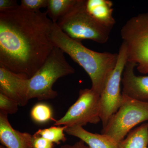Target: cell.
I'll return each instance as SVG.
<instances>
[{
    "mask_svg": "<svg viewBox=\"0 0 148 148\" xmlns=\"http://www.w3.org/2000/svg\"><path fill=\"white\" fill-rule=\"evenodd\" d=\"M46 11H0V67L31 78L54 48Z\"/></svg>",
    "mask_w": 148,
    "mask_h": 148,
    "instance_id": "6da1fadb",
    "label": "cell"
},
{
    "mask_svg": "<svg viewBox=\"0 0 148 148\" xmlns=\"http://www.w3.org/2000/svg\"><path fill=\"white\" fill-rule=\"evenodd\" d=\"M53 45L67 53L84 69L90 77L91 89L101 95L107 80L116 65L118 53L98 52L89 49L82 42L71 38L53 23L51 33Z\"/></svg>",
    "mask_w": 148,
    "mask_h": 148,
    "instance_id": "7a4b0ae2",
    "label": "cell"
},
{
    "mask_svg": "<svg viewBox=\"0 0 148 148\" xmlns=\"http://www.w3.org/2000/svg\"><path fill=\"white\" fill-rule=\"evenodd\" d=\"M64 53L54 47L45 62L34 75L29 79V100H50L58 96L52 87L60 78L75 73V69L66 61Z\"/></svg>",
    "mask_w": 148,
    "mask_h": 148,
    "instance_id": "3957f363",
    "label": "cell"
},
{
    "mask_svg": "<svg viewBox=\"0 0 148 148\" xmlns=\"http://www.w3.org/2000/svg\"><path fill=\"white\" fill-rule=\"evenodd\" d=\"M56 24L66 35L80 42L90 40L101 44L106 43L111 32L98 23L88 12L86 0H77L72 8Z\"/></svg>",
    "mask_w": 148,
    "mask_h": 148,
    "instance_id": "277c9868",
    "label": "cell"
},
{
    "mask_svg": "<svg viewBox=\"0 0 148 148\" xmlns=\"http://www.w3.org/2000/svg\"><path fill=\"white\" fill-rule=\"evenodd\" d=\"M121 36L127 61L137 64L141 73L148 74V12L130 18L122 27Z\"/></svg>",
    "mask_w": 148,
    "mask_h": 148,
    "instance_id": "5b68a950",
    "label": "cell"
},
{
    "mask_svg": "<svg viewBox=\"0 0 148 148\" xmlns=\"http://www.w3.org/2000/svg\"><path fill=\"white\" fill-rule=\"evenodd\" d=\"M147 121L148 101H138L123 95L121 106L103 128L101 133L119 143L133 127Z\"/></svg>",
    "mask_w": 148,
    "mask_h": 148,
    "instance_id": "8992f818",
    "label": "cell"
},
{
    "mask_svg": "<svg viewBox=\"0 0 148 148\" xmlns=\"http://www.w3.org/2000/svg\"><path fill=\"white\" fill-rule=\"evenodd\" d=\"M100 95L90 88L81 89L76 101L64 116L54 120V126H83L88 123L98 124L100 117Z\"/></svg>",
    "mask_w": 148,
    "mask_h": 148,
    "instance_id": "52a82bcc",
    "label": "cell"
},
{
    "mask_svg": "<svg viewBox=\"0 0 148 148\" xmlns=\"http://www.w3.org/2000/svg\"><path fill=\"white\" fill-rule=\"evenodd\" d=\"M127 62L126 47L122 42L119 48L116 65L107 80L100 95V117L103 128L119 109L122 103L121 84L125 67Z\"/></svg>",
    "mask_w": 148,
    "mask_h": 148,
    "instance_id": "ba28073f",
    "label": "cell"
},
{
    "mask_svg": "<svg viewBox=\"0 0 148 148\" xmlns=\"http://www.w3.org/2000/svg\"><path fill=\"white\" fill-rule=\"evenodd\" d=\"M29 79L0 67V92L19 106H26L29 101Z\"/></svg>",
    "mask_w": 148,
    "mask_h": 148,
    "instance_id": "9c48e42d",
    "label": "cell"
},
{
    "mask_svg": "<svg viewBox=\"0 0 148 148\" xmlns=\"http://www.w3.org/2000/svg\"><path fill=\"white\" fill-rule=\"evenodd\" d=\"M137 66L135 63L127 61L122 77V94L138 101L148 102V75H136L134 69Z\"/></svg>",
    "mask_w": 148,
    "mask_h": 148,
    "instance_id": "30bf717a",
    "label": "cell"
},
{
    "mask_svg": "<svg viewBox=\"0 0 148 148\" xmlns=\"http://www.w3.org/2000/svg\"><path fill=\"white\" fill-rule=\"evenodd\" d=\"M33 135L14 129L8 115L0 112V140L8 148H33Z\"/></svg>",
    "mask_w": 148,
    "mask_h": 148,
    "instance_id": "8fae6325",
    "label": "cell"
},
{
    "mask_svg": "<svg viewBox=\"0 0 148 148\" xmlns=\"http://www.w3.org/2000/svg\"><path fill=\"white\" fill-rule=\"evenodd\" d=\"M65 132L79 138L89 148H119V143L108 135L88 132L82 126H66Z\"/></svg>",
    "mask_w": 148,
    "mask_h": 148,
    "instance_id": "7c38bea8",
    "label": "cell"
},
{
    "mask_svg": "<svg viewBox=\"0 0 148 148\" xmlns=\"http://www.w3.org/2000/svg\"><path fill=\"white\" fill-rule=\"evenodd\" d=\"M112 6V2L109 0H86L88 12L101 26L111 31L116 23Z\"/></svg>",
    "mask_w": 148,
    "mask_h": 148,
    "instance_id": "4fadbf2b",
    "label": "cell"
},
{
    "mask_svg": "<svg viewBox=\"0 0 148 148\" xmlns=\"http://www.w3.org/2000/svg\"><path fill=\"white\" fill-rule=\"evenodd\" d=\"M148 123L132 129L119 143V148H148Z\"/></svg>",
    "mask_w": 148,
    "mask_h": 148,
    "instance_id": "5bb4252c",
    "label": "cell"
},
{
    "mask_svg": "<svg viewBox=\"0 0 148 148\" xmlns=\"http://www.w3.org/2000/svg\"><path fill=\"white\" fill-rule=\"evenodd\" d=\"M77 0H48V16L53 23L68 13L76 2Z\"/></svg>",
    "mask_w": 148,
    "mask_h": 148,
    "instance_id": "9a60e30c",
    "label": "cell"
},
{
    "mask_svg": "<svg viewBox=\"0 0 148 148\" xmlns=\"http://www.w3.org/2000/svg\"><path fill=\"white\" fill-rule=\"evenodd\" d=\"M66 126H53L49 128L39 129L34 135L40 136L57 145L65 142L66 138L64 132Z\"/></svg>",
    "mask_w": 148,
    "mask_h": 148,
    "instance_id": "2e32d148",
    "label": "cell"
},
{
    "mask_svg": "<svg viewBox=\"0 0 148 148\" xmlns=\"http://www.w3.org/2000/svg\"><path fill=\"white\" fill-rule=\"evenodd\" d=\"M31 116L34 121L41 124L53 120L51 108L44 103H37L33 107L31 111Z\"/></svg>",
    "mask_w": 148,
    "mask_h": 148,
    "instance_id": "e0dca14e",
    "label": "cell"
},
{
    "mask_svg": "<svg viewBox=\"0 0 148 148\" xmlns=\"http://www.w3.org/2000/svg\"><path fill=\"white\" fill-rule=\"evenodd\" d=\"M18 103L0 92V112L13 114L18 110Z\"/></svg>",
    "mask_w": 148,
    "mask_h": 148,
    "instance_id": "ac0fdd59",
    "label": "cell"
},
{
    "mask_svg": "<svg viewBox=\"0 0 148 148\" xmlns=\"http://www.w3.org/2000/svg\"><path fill=\"white\" fill-rule=\"evenodd\" d=\"M48 0H21L20 7L31 12L40 11V9L47 7Z\"/></svg>",
    "mask_w": 148,
    "mask_h": 148,
    "instance_id": "d6986e66",
    "label": "cell"
},
{
    "mask_svg": "<svg viewBox=\"0 0 148 148\" xmlns=\"http://www.w3.org/2000/svg\"><path fill=\"white\" fill-rule=\"evenodd\" d=\"M33 135V148H53L54 144L45 138L35 135Z\"/></svg>",
    "mask_w": 148,
    "mask_h": 148,
    "instance_id": "ffe728a7",
    "label": "cell"
},
{
    "mask_svg": "<svg viewBox=\"0 0 148 148\" xmlns=\"http://www.w3.org/2000/svg\"><path fill=\"white\" fill-rule=\"evenodd\" d=\"M19 5L16 0H0V11L16 8Z\"/></svg>",
    "mask_w": 148,
    "mask_h": 148,
    "instance_id": "44dd1931",
    "label": "cell"
},
{
    "mask_svg": "<svg viewBox=\"0 0 148 148\" xmlns=\"http://www.w3.org/2000/svg\"><path fill=\"white\" fill-rule=\"evenodd\" d=\"M60 148H89L82 140H80L73 145H65Z\"/></svg>",
    "mask_w": 148,
    "mask_h": 148,
    "instance_id": "7402d4cb",
    "label": "cell"
},
{
    "mask_svg": "<svg viewBox=\"0 0 148 148\" xmlns=\"http://www.w3.org/2000/svg\"><path fill=\"white\" fill-rule=\"evenodd\" d=\"M0 148H8L7 147H5V146L3 145H1L0 146Z\"/></svg>",
    "mask_w": 148,
    "mask_h": 148,
    "instance_id": "603a6c76",
    "label": "cell"
}]
</instances>
